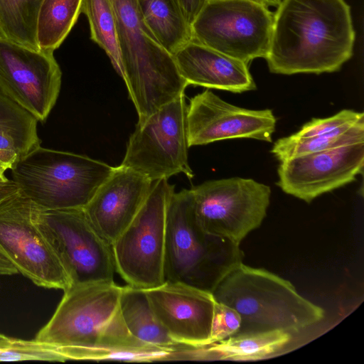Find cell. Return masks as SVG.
Returning <instances> with one entry per match:
<instances>
[{"instance_id": "17", "label": "cell", "mask_w": 364, "mask_h": 364, "mask_svg": "<svg viewBox=\"0 0 364 364\" xmlns=\"http://www.w3.org/2000/svg\"><path fill=\"white\" fill-rule=\"evenodd\" d=\"M152 184L147 177L119 165L83 210L94 228L112 245L142 206Z\"/></svg>"}, {"instance_id": "25", "label": "cell", "mask_w": 364, "mask_h": 364, "mask_svg": "<svg viewBox=\"0 0 364 364\" xmlns=\"http://www.w3.org/2000/svg\"><path fill=\"white\" fill-rule=\"evenodd\" d=\"M81 12L88 19L91 38L105 51L115 70L123 77L116 18L111 1L82 0Z\"/></svg>"}, {"instance_id": "24", "label": "cell", "mask_w": 364, "mask_h": 364, "mask_svg": "<svg viewBox=\"0 0 364 364\" xmlns=\"http://www.w3.org/2000/svg\"><path fill=\"white\" fill-rule=\"evenodd\" d=\"M364 143V124L334 134L299 137L294 134L277 139L271 153L282 161L290 158L346 145Z\"/></svg>"}, {"instance_id": "14", "label": "cell", "mask_w": 364, "mask_h": 364, "mask_svg": "<svg viewBox=\"0 0 364 364\" xmlns=\"http://www.w3.org/2000/svg\"><path fill=\"white\" fill-rule=\"evenodd\" d=\"M186 119L189 147L242 138L271 142L277 122L272 109L240 107L209 89L190 100Z\"/></svg>"}, {"instance_id": "11", "label": "cell", "mask_w": 364, "mask_h": 364, "mask_svg": "<svg viewBox=\"0 0 364 364\" xmlns=\"http://www.w3.org/2000/svg\"><path fill=\"white\" fill-rule=\"evenodd\" d=\"M35 218L71 285L114 281L116 267L112 245L94 228L83 208L49 210L36 205Z\"/></svg>"}, {"instance_id": "32", "label": "cell", "mask_w": 364, "mask_h": 364, "mask_svg": "<svg viewBox=\"0 0 364 364\" xmlns=\"http://www.w3.org/2000/svg\"><path fill=\"white\" fill-rule=\"evenodd\" d=\"M18 273V270L9 259L0 253V274L12 275Z\"/></svg>"}, {"instance_id": "28", "label": "cell", "mask_w": 364, "mask_h": 364, "mask_svg": "<svg viewBox=\"0 0 364 364\" xmlns=\"http://www.w3.org/2000/svg\"><path fill=\"white\" fill-rule=\"evenodd\" d=\"M361 124H364L363 112L343 109L329 117L312 119L294 134L299 137L334 134L346 132Z\"/></svg>"}, {"instance_id": "22", "label": "cell", "mask_w": 364, "mask_h": 364, "mask_svg": "<svg viewBox=\"0 0 364 364\" xmlns=\"http://www.w3.org/2000/svg\"><path fill=\"white\" fill-rule=\"evenodd\" d=\"M82 0H42L37 21L41 50L54 51L67 37L79 14Z\"/></svg>"}, {"instance_id": "30", "label": "cell", "mask_w": 364, "mask_h": 364, "mask_svg": "<svg viewBox=\"0 0 364 364\" xmlns=\"http://www.w3.org/2000/svg\"><path fill=\"white\" fill-rule=\"evenodd\" d=\"M191 26L208 0H176Z\"/></svg>"}, {"instance_id": "1", "label": "cell", "mask_w": 364, "mask_h": 364, "mask_svg": "<svg viewBox=\"0 0 364 364\" xmlns=\"http://www.w3.org/2000/svg\"><path fill=\"white\" fill-rule=\"evenodd\" d=\"M355 41L345 0H281L264 59L275 74L333 73L350 59Z\"/></svg>"}, {"instance_id": "15", "label": "cell", "mask_w": 364, "mask_h": 364, "mask_svg": "<svg viewBox=\"0 0 364 364\" xmlns=\"http://www.w3.org/2000/svg\"><path fill=\"white\" fill-rule=\"evenodd\" d=\"M277 186L306 203L355 181L364 166V143L279 161Z\"/></svg>"}, {"instance_id": "12", "label": "cell", "mask_w": 364, "mask_h": 364, "mask_svg": "<svg viewBox=\"0 0 364 364\" xmlns=\"http://www.w3.org/2000/svg\"><path fill=\"white\" fill-rule=\"evenodd\" d=\"M191 190L203 229L237 245L260 226L270 203V187L252 178L210 180Z\"/></svg>"}, {"instance_id": "26", "label": "cell", "mask_w": 364, "mask_h": 364, "mask_svg": "<svg viewBox=\"0 0 364 364\" xmlns=\"http://www.w3.org/2000/svg\"><path fill=\"white\" fill-rule=\"evenodd\" d=\"M16 360L65 362L66 359L58 345L36 339L16 338L0 333V362Z\"/></svg>"}, {"instance_id": "31", "label": "cell", "mask_w": 364, "mask_h": 364, "mask_svg": "<svg viewBox=\"0 0 364 364\" xmlns=\"http://www.w3.org/2000/svg\"><path fill=\"white\" fill-rule=\"evenodd\" d=\"M19 191L17 184L12 180L0 183V201Z\"/></svg>"}, {"instance_id": "21", "label": "cell", "mask_w": 364, "mask_h": 364, "mask_svg": "<svg viewBox=\"0 0 364 364\" xmlns=\"http://www.w3.org/2000/svg\"><path fill=\"white\" fill-rule=\"evenodd\" d=\"M119 308L127 328L139 340L162 347L179 344L158 320L144 289L129 284L122 287Z\"/></svg>"}, {"instance_id": "19", "label": "cell", "mask_w": 364, "mask_h": 364, "mask_svg": "<svg viewBox=\"0 0 364 364\" xmlns=\"http://www.w3.org/2000/svg\"><path fill=\"white\" fill-rule=\"evenodd\" d=\"M291 340V333L282 331L235 334L216 343L197 346L195 350V360H263L280 352Z\"/></svg>"}, {"instance_id": "2", "label": "cell", "mask_w": 364, "mask_h": 364, "mask_svg": "<svg viewBox=\"0 0 364 364\" xmlns=\"http://www.w3.org/2000/svg\"><path fill=\"white\" fill-rule=\"evenodd\" d=\"M122 287L112 282L71 285L35 339L56 344L67 360H113L139 340L119 308Z\"/></svg>"}, {"instance_id": "13", "label": "cell", "mask_w": 364, "mask_h": 364, "mask_svg": "<svg viewBox=\"0 0 364 364\" xmlns=\"http://www.w3.org/2000/svg\"><path fill=\"white\" fill-rule=\"evenodd\" d=\"M61 76L53 50H34L0 38V90L38 122L54 107Z\"/></svg>"}, {"instance_id": "34", "label": "cell", "mask_w": 364, "mask_h": 364, "mask_svg": "<svg viewBox=\"0 0 364 364\" xmlns=\"http://www.w3.org/2000/svg\"><path fill=\"white\" fill-rule=\"evenodd\" d=\"M7 181H9V179L6 176L0 175V183H3Z\"/></svg>"}, {"instance_id": "8", "label": "cell", "mask_w": 364, "mask_h": 364, "mask_svg": "<svg viewBox=\"0 0 364 364\" xmlns=\"http://www.w3.org/2000/svg\"><path fill=\"white\" fill-rule=\"evenodd\" d=\"M273 20L255 0H208L191 26L192 39L249 65L265 58Z\"/></svg>"}, {"instance_id": "16", "label": "cell", "mask_w": 364, "mask_h": 364, "mask_svg": "<svg viewBox=\"0 0 364 364\" xmlns=\"http://www.w3.org/2000/svg\"><path fill=\"white\" fill-rule=\"evenodd\" d=\"M144 290L158 320L176 343L191 346L210 343L216 303L213 293L168 281Z\"/></svg>"}, {"instance_id": "23", "label": "cell", "mask_w": 364, "mask_h": 364, "mask_svg": "<svg viewBox=\"0 0 364 364\" xmlns=\"http://www.w3.org/2000/svg\"><path fill=\"white\" fill-rule=\"evenodd\" d=\"M42 0H0V38L39 50L37 21Z\"/></svg>"}, {"instance_id": "27", "label": "cell", "mask_w": 364, "mask_h": 364, "mask_svg": "<svg viewBox=\"0 0 364 364\" xmlns=\"http://www.w3.org/2000/svg\"><path fill=\"white\" fill-rule=\"evenodd\" d=\"M38 121L0 90V130L9 132L32 151L41 146Z\"/></svg>"}, {"instance_id": "18", "label": "cell", "mask_w": 364, "mask_h": 364, "mask_svg": "<svg viewBox=\"0 0 364 364\" xmlns=\"http://www.w3.org/2000/svg\"><path fill=\"white\" fill-rule=\"evenodd\" d=\"M173 57L188 85L235 93L257 88L247 64L193 39L178 49Z\"/></svg>"}, {"instance_id": "7", "label": "cell", "mask_w": 364, "mask_h": 364, "mask_svg": "<svg viewBox=\"0 0 364 364\" xmlns=\"http://www.w3.org/2000/svg\"><path fill=\"white\" fill-rule=\"evenodd\" d=\"M174 186L153 182L142 206L112 245L116 272L127 284L148 289L164 282L166 208Z\"/></svg>"}, {"instance_id": "9", "label": "cell", "mask_w": 364, "mask_h": 364, "mask_svg": "<svg viewBox=\"0 0 364 364\" xmlns=\"http://www.w3.org/2000/svg\"><path fill=\"white\" fill-rule=\"evenodd\" d=\"M187 107L183 94L137 122L120 165L153 182L179 173L192 178L188 159Z\"/></svg>"}, {"instance_id": "3", "label": "cell", "mask_w": 364, "mask_h": 364, "mask_svg": "<svg viewBox=\"0 0 364 364\" xmlns=\"http://www.w3.org/2000/svg\"><path fill=\"white\" fill-rule=\"evenodd\" d=\"M212 293L216 301L239 314L241 325L236 334L299 332L325 316V311L299 294L289 281L242 262L227 273Z\"/></svg>"}, {"instance_id": "33", "label": "cell", "mask_w": 364, "mask_h": 364, "mask_svg": "<svg viewBox=\"0 0 364 364\" xmlns=\"http://www.w3.org/2000/svg\"><path fill=\"white\" fill-rule=\"evenodd\" d=\"M258 2L263 4L264 5L269 6L277 7L281 0H255Z\"/></svg>"}, {"instance_id": "4", "label": "cell", "mask_w": 364, "mask_h": 364, "mask_svg": "<svg viewBox=\"0 0 364 364\" xmlns=\"http://www.w3.org/2000/svg\"><path fill=\"white\" fill-rule=\"evenodd\" d=\"M243 257L240 245L203 229L191 188L171 195L166 217L165 281L212 293Z\"/></svg>"}, {"instance_id": "10", "label": "cell", "mask_w": 364, "mask_h": 364, "mask_svg": "<svg viewBox=\"0 0 364 364\" xmlns=\"http://www.w3.org/2000/svg\"><path fill=\"white\" fill-rule=\"evenodd\" d=\"M36 208L20 190L0 201V252L36 285L64 291L70 279L36 223Z\"/></svg>"}, {"instance_id": "5", "label": "cell", "mask_w": 364, "mask_h": 364, "mask_svg": "<svg viewBox=\"0 0 364 364\" xmlns=\"http://www.w3.org/2000/svg\"><path fill=\"white\" fill-rule=\"evenodd\" d=\"M110 1L116 18L122 79L141 122L185 94L188 85L173 55L143 21L136 0Z\"/></svg>"}, {"instance_id": "29", "label": "cell", "mask_w": 364, "mask_h": 364, "mask_svg": "<svg viewBox=\"0 0 364 364\" xmlns=\"http://www.w3.org/2000/svg\"><path fill=\"white\" fill-rule=\"evenodd\" d=\"M240 325L241 318L237 311L225 304L216 301L209 344L236 334Z\"/></svg>"}, {"instance_id": "20", "label": "cell", "mask_w": 364, "mask_h": 364, "mask_svg": "<svg viewBox=\"0 0 364 364\" xmlns=\"http://www.w3.org/2000/svg\"><path fill=\"white\" fill-rule=\"evenodd\" d=\"M136 4L146 26L172 55L192 40L191 26L176 0H136Z\"/></svg>"}, {"instance_id": "6", "label": "cell", "mask_w": 364, "mask_h": 364, "mask_svg": "<svg viewBox=\"0 0 364 364\" xmlns=\"http://www.w3.org/2000/svg\"><path fill=\"white\" fill-rule=\"evenodd\" d=\"M114 167L87 156L34 149L12 167L19 190L38 207L84 208Z\"/></svg>"}, {"instance_id": "35", "label": "cell", "mask_w": 364, "mask_h": 364, "mask_svg": "<svg viewBox=\"0 0 364 364\" xmlns=\"http://www.w3.org/2000/svg\"><path fill=\"white\" fill-rule=\"evenodd\" d=\"M0 253H1V252H0ZM1 254H2V253H1Z\"/></svg>"}]
</instances>
